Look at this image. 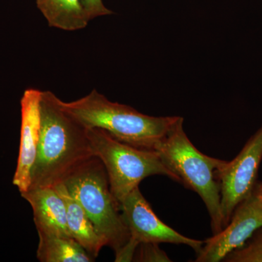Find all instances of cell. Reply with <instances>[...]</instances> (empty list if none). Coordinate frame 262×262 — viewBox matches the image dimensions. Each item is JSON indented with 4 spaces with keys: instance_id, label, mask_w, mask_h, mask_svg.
Instances as JSON below:
<instances>
[{
    "instance_id": "obj_16",
    "label": "cell",
    "mask_w": 262,
    "mask_h": 262,
    "mask_svg": "<svg viewBox=\"0 0 262 262\" xmlns=\"http://www.w3.org/2000/svg\"><path fill=\"white\" fill-rule=\"evenodd\" d=\"M81 2L90 20L97 17L113 14V11L105 6L102 0H81Z\"/></svg>"
},
{
    "instance_id": "obj_3",
    "label": "cell",
    "mask_w": 262,
    "mask_h": 262,
    "mask_svg": "<svg viewBox=\"0 0 262 262\" xmlns=\"http://www.w3.org/2000/svg\"><path fill=\"white\" fill-rule=\"evenodd\" d=\"M183 123L180 117L155 150L180 184L201 196L211 219L212 233L215 234L224 229L216 171L226 160L211 158L196 149L184 132Z\"/></svg>"
},
{
    "instance_id": "obj_2",
    "label": "cell",
    "mask_w": 262,
    "mask_h": 262,
    "mask_svg": "<svg viewBox=\"0 0 262 262\" xmlns=\"http://www.w3.org/2000/svg\"><path fill=\"white\" fill-rule=\"evenodd\" d=\"M65 111L87 128L106 131L117 140L141 149L155 150L180 117H152L110 101L93 90L80 99L64 102Z\"/></svg>"
},
{
    "instance_id": "obj_12",
    "label": "cell",
    "mask_w": 262,
    "mask_h": 262,
    "mask_svg": "<svg viewBox=\"0 0 262 262\" xmlns=\"http://www.w3.org/2000/svg\"><path fill=\"white\" fill-rule=\"evenodd\" d=\"M48 25L63 31L85 28L90 20L81 0H36Z\"/></svg>"
},
{
    "instance_id": "obj_7",
    "label": "cell",
    "mask_w": 262,
    "mask_h": 262,
    "mask_svg": "<svg viewBox=\"0 0 262 262\" xmlns=\"http://www.w3.org/2000/svg\"><path fill=\"white\" fill-rule=\"evenodd\" d=\"M262 227V182L239 203L229 223L219 233L203 242L196 262H219L229 253L244 246Z\"/></svg>"
},
{
    "instance_id": "obj_10",
    "label": "cell",
    "mask_w": 262,
    "mask_h": 262,
    "mask_svg": "<svg viewBox=\"0 0 262 262\" xmlns=\"http://www.w3.org/2000/svg\"><path fill=\"white\" fill-rule=\"evenodd\" d=\"M20 194L32 206L38 233L72 238L67 227L65 203L56 188L30 189Z\"/></svg>"
},
{
    "instance_id": "obj_9",
    "label": "cell",
    "mask_w": 262,
    "mask_h": 262,
    "mask_svg": "<svg viewBox=\"0 0 262 262\" xmlns=\"http://www.w3.org/2000/svg\"><path fill=\"white\" fill-rule=\"evenodd\" d=\"M42 91L29 89L20 99L21 125L20 147L16 170L13 183L20 193L28 190L31 173L37 157L40 134V101Z\"/></svg>"
},
{
    "instance_id": "obj_6",
    "label": "cell",
    "mask_w": 262,
    "mask_h": 262,
    "mask_svg": "<svg viewBox=\"0 0 262 262\" xmlns=\"http://www.w3.org/2000/svg\"><path fill=\"white\" fill-rule=\"evenodd\" d=\"M261 160L262 126L250 138L233 160H226L217 170L224 228L237 205L249 195L257 184Z\"/></svg>"
},
{
    "instance_id": "obj_15",
    "label": "cell",
    "mask_w": 262,
    "mask_h": 262,
    "mask_svg": "<svg viewBox=\"0 0 262 262\" xmlns=\"http://www.w3.org/2000/svg\"><path fill=\"white\" fill-rule=\"evenodd\" d=\"M133 261L141 262L171 261L159 244L142 243L138 245Z\"/></svg>"
},
{
    "instance_id": "obj_5",
    "label": "cell",
    "mask_w": 262,
    "mask_h": 262,
    "mask_svg": "<svg viewBox=\"0 0 262 262\" xmlns=\"http://www.w3.org/2000/svg\"><path fill=\"white\" fill-rule=\"evenodd\" d=\"M88 136L93 152L104 165L110 189L120 204L151 176H165L180 184L155 150L129 145L102 129L88 128Z\"/></svg>"
},
{
    "instance_id": "obj_14",
    "label": "cell",
    "mask_w": 262,
    "mask_h": 262,
    "mask_svg": "<svg viewBox=\"0 0 262 262\" xmlns=\"http://www.w3.org/2000/svg\"><path fill=\"white\" fill-rule=\"evenodd\" d=\"M226 262H262V227L247 242L227 254Z\"/></svg>"
},
{
    "instance_id": "obj_1",
    "label": "cell",
    "mask_w": 262,
    "mask_h": 262,
    "mask_svg": "<svg viewBox=\"0 0 262 262\" xmlns=\"http://www.w3.org/2000/svg\"><path fill=\"white\" fill-rule=\"evenodd\" d=\"M60 100L42 91L40 134L28 189L56 187L95 157L87 127L62 108Z\"/></svg>"
},
{
    "instance_id": "obj_4",
    "label": "cell",
    "mask_w": 262,
    "mask_h": 262,
    "mask_svg": "<svg viewBox=\"0 0 262 262\" xmlns=\"http://www.w3.org/2000/svg\"><path fill=\"white\" fill-rule=\"evenodd\" d=\"M63 184L89 215L106 246L118 252L130 239V232L120 203L110 189L102 162L93 157L76 168Z\"/></svg>"
},
{
    "instance_id": "obj_11",
    "label": "cell",
    "mask_w": 262,
    "mask_h": 262,
    "mask_svg": "<svg viewBox=\"0 0 262 262\" xmlns=\"http://www.w3.org/2000/svg\"><path fill=\"white\" fill-rule=\"evenodd\" d=\"M54 187L61 194L65 203L67 227L71 237L91 256L96 258L101 250L106 246V243L98 234L89 215L75 198L71 195L64 184L61 183Z\"/></svg>"
},
{
    "instance_id": "obj_8",
    "label": "cell",
    "mask_w": 262,
    "mask_h": 262,
    "mask_svg": "<svg viewBox=\"0 0 262 262\" xmlns=\"http://www.w3.org/2000/svg\"><path fill=\"white\" fill-rule=\"evenodd\" d=\"M130 239L137 243L186 245L199 252L204 241L189 238L179 233L157 216L139 187L134 189L120 203Z\"/></svg>"
},
{
    "instance_id": "obj_13",
    "label": "cell",
    "mask_w": 262,
    "mask_h": 262,
    "mask_svg": "<svg viewBox=\"0 0 262 262\" xmlns=\"http://www.w3.org/2000/svg\"><path fill=\"white\" fill-rule=\"evenodd\" d=\"M37 258L41 262H91L94 258L71 237L38 233Z\"/></svg>"
}]
</instances>
